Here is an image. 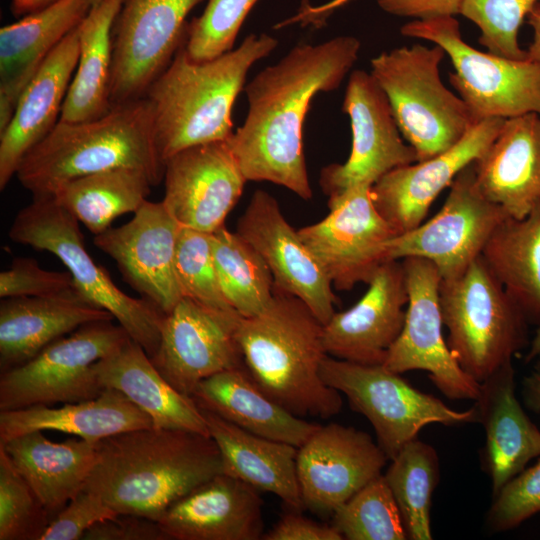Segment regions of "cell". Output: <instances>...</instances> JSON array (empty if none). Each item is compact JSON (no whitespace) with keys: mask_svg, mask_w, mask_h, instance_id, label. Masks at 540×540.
<instances>
[{"mask_svg":"<svg viewBox=\"0 0 540 540\" xmlns=\"http://www.w3.org/2000/svg\"><path fill=\"white\" fill-rule=\"evenodd\" d=\"M361 42L350 35L297 44L244 87L248 112L229 143L247 181L283 186L312 198L303 126L312 99L337 89L358 59Z\"/></svg>","mask_w":540,"mask_h":540,"instance_id":"cell-1","label":"cell"},{"mask_svg":"<svg viewBox=\"0 0 540 540\" xmlns=\"http://www.w3.org/2000/svg\"><path fill=\"white\" fill-rule=\"evenodd\" d=\"M220 473L222 456L210 435L153 426L98 441L83 489L118 514L158 522L171 504Z\"/></svg>","mask_w":540,"mask_h":540,"instance_id":"cell-2","label":"cell"},{"mask_svg":"<svg viewBox=\"0 0 540 540\" xmlns=\"http://www.w3.org/2000/svg\"><path fill=\"white\" fill-rule=\"evenodd\" d=\"M278 41L250 34L236 48L208 61L189 58L184 42L148 87L157 148L162 161L199 144L232 134V109L250 68L270 55Z\"/></svg>","mask_w":540,"mask_h":540,"instance_id":"cell-3","label":"cell"},{"mask_svg":"<svg viewBox=\"0 0 540 540\" xmlns=\"http://www.w3.org/2000/svg\"><path fill=\"white\" fill-rule=\"evenodd\" d=\"M236 339L250 376L285 409L322 419L340 412L341 393L321 376L323 324L302 300L275 287L263 311L241 317Z\"/></svg>","mask_w":540,"mask_h":540,"instance_id":"cell-4","label":"cell"},{"mask_svg":"<svg viewBox=\"0 0 540 540\" xmlns=\"http://www.w3.org/2000/svg\"><path fill=\"white\" fill-rule=\"evenodd\" d=\"M120 167L144 171L153 185L163 180L164 162L145 97L113 105L94 120L58 121L24 156L16 177L33 198H44L68 181Z\"/></svg>","mask_w":540,"mask_h":540,"instance_id":"cell-5","label":"cell"},{"mask_svg":"<svg viewBox=\"0 0 540 540\" xmlns=\"http://www.w3.org/2000/svg\"><path fill=\"white\" fill-rule=\"evenodd\" d=\"M447 345L460 367L483 382L527 344L528 319L481 255L462 274L440 281Z\"/></svg>","mask_w":540,"mask_h":540,"instance_id":"cell-6","label":"cell"},{"mask_svg":"<svg viewBox=\"0 0 540 540\" xmlns=\"http://www.w3.org/2000/svg\"><path fill=\"white\" fill-rule=\"evenodd\" d=\"M438 45L403 46L372 58L370 73L384 91L417 162L454 146L476 124L465 102L443 83Z\"/></svg>","mask_w":540,"mask_h":540,"instance_id":"cell-7","label":"cell"},{"mask_svg":"<svg viewBox=\"0 0 540 540\" xmlns=\"http://www.w3.org/2000/svg\"><path fill=\"white\" fill-rule=\"evenodd\" d=\"M79 221L54 198H33L14 218L12 241L55 255L67 268L79 292L112 314L149 355L156 352L165 314L143 298H134L112 281L88 253Z\"/></svg>","mask_w":540,"mask_h":540,"instance_id":"cell-8","label":"cell"},{"mask_svg":"<svg viewBox=\"0 0 540 540\" xmlns=\"http://www.w3.org/2000/svg\"><path fill=\"white\" fill-rule=\"evenodd\" d=\"M400 32L443 48L454 67L449 81L475 123L528 113L540 115V63L475 49L462 39L455 16L415 19Z\"/></svg>","mask_w":540,"mask_h":540,"instance_id":"cell-9","label":"cell"},{"mask_svg":"<svg viewBox=\"0 0 540 540\" xmlns=\"http://www.w3.org/2000/svg\"><path fill=\"white\" fill-rule=\"evenodd\" d=\"M321 376L328 386L345 395L353 410L368 419L389 460L427 425L477 422L475 405L454 410L383 364H361L327 355L321 364Z\"/></svg>","mask_w":540,"mask_h":540,"instance_id":"cell-10","label":"cell"},{"mask_svg":"<svg viewBox=\"0 0 540 540\" xmlns=\"http://www.w3.org/2000/svg\"><path fill=\"white\" fill-rule=\"evenodd\" d=\"M130 339L112 320L84 324L56 339L31 360L1 373L0 411L96 398L105 389L93 365Z\"/></svg>","mask_w":540,"mask_h":540,"instance_id":"cell-11","label":"cell"},{"mask_svg":"<svg viewBox=\"0 0 540 540\" xmlns=\"http://www.w3.org/2000/svg\"><path fill=\"white\" fill-rule=\"evenodd\" d=\"M449 188L433 218L387 242V260L426 259L446 280L462 274L480 257L491 234L508 215L479 191L473 163L458 173Z\"/></svg>","mask_w":540,"mask_h":540,"instance_id":"cell-12","label":"cell"},{"mask_svg":"<svg viewBox=\"0 0 540 540\" xmlns=\"http://www.w3.org/2000/svg\"><path fill=\"white\" fill-rule=\"evenodd\" d=\"M201 0H123L112 29V105L144 97L186 38Z\"/></svg>","mask_w":540,"mask_h":540,"instance_id":"cell-13","label":"cell"},{"mask_svg":"<svg viewBox=\"0 0 540 540\" xmlns=\"http://www.w3.org/2000/svg\"><path fill=\"white\" fill-rule=\"evenodd\" d=\"M342 111L350 119L352 147L346 162L321 170L320 186L328 200L359 186H372L390 170L417 162L415 150L403 140L387 96L370 72L350 73Z\"/></svg>","mask_w":540,"mask_h":540,"instance_id":"cell-14","label":"cell"},{"mask_svg":"<svg viewBox=\"0 0 540 540\" xmlns=\"http://www.w3.org/2000/svg\"><path fill=\"white\" fill-rule=\"evenodd\" d=\"M401 261L408 292L405 322L383 365L399 374L427 371L445 397L475 401L480 383L460 367L443 337L439 303L441 277L436 266L418 257Z\"/></svg>","mask_w":540,"mask_h":540,"instance_id":"cell-15","label":"cell"},{"mask_svg":"<svg viewBox=\"0 0 540 540\" xmlns=\"http://www.w3.org/2000/svg\"><path fill=\"white\" fill-rule=\"evenodd\" d=\"M328 207V215L298 229L299 236L335 289L368 283L387 261L386 244L396 232L375 207L371 186H359L328 200Z\"/></svg>","mask_w":540,"mask_h":540,"instance_id":"cell-16","label":"cell"},{"mask_svg":"<svg viewBox=\"0 0 540 540\" xmlns=\"http://www.w3.org/2000/svg\"><path fill=\"white\" fill-rule=\"evenodd\" d=\"M241 317L182 298L165 315L153 365L177 391L191 396L204 379L244 365L236 339Z\"/></svg>","mask_w":540,"mask_h":540,"instance_id":"cell-17","label":"cell"},{"mask_svg":"<svg viewBox=\"0 0 540 540\" xmlns=\"http://www.w3.org/2000/svg\"><path fill=\"white\" fill-rule=\"evenodd\" d=\"M388 460L368 433L339 423L319 425L298 447L296 456L304 508L333 514L381 475Z\"/></svg>","mask_w":540,"mask_h":540,"instance_id":"cell-18","label":"cell"},{"mask_svg":"<svg viewBox=\"0 0 540 540\" xmlns=\"http://www.w3.org/2000/svg\"><path fill=\"white\" fill-rule=\"evenodd\" d=\"M162 202L184 227L213 233L239 201L247 182L229 138L185 148L164 163Z\"/></svg>","mask_w":540,"mask_h":540,"instance_id":"cell-19","label":"cell"},{"mask_svg":"<svg viewBox=\"0 0 540 540\" xmlns=\"http://www.w3.org/2000/svg\"><path fill=\"white\" fill-rule=\"evenodd\" d=\"M180 229L162 201L146 200L129 222L95 235L94 244L141 298L166 315L182 299L175 274Z\"/></svg>","mask_w":540,"mask_h":540,"instance_id":"cell-20","label":"cell"},{"mask_svg":"<svg viewBox=\"0 0 540 540\" xmlns=\"http://www.w3.org/2000/svg\"><path fill=\"white\" fill-rule=\"evenodd\" d=\"M236 232L261 255L275 287L302 300L323 325L332 317V283L271 194L253 193Z\"/></svg>","mask_w":540,"mask_h":540,"instance_id":"cell-21","label":"cell"},{"mask_svg":"<svg viewBox=\"0 0 540 540\" xmlns=\"http://www.w3.org/2000/svg\"><path fill=\"white\" fill-rule=\"evenodd\" d=\"M504 121L503 118L479 121L450 149L430 159L392 169L371 186L375 207L397 235L422 223L437 196L450 187L459 172L482 156Z\"/></svg>","mask_w":540,"mask_h":540,"instance_id":"cell-22","label":"cell"},{"mask_svg":"<svg viewBox=\"0 0 540 540\" xmlns=\"http://www.w3.org/2000/svg\"><path fill=\"white\" fill-rule=\"evenodd\" d=\"M368 289L351 308L335 312L323 325L329 356L361 364H383L400 335L408 292L401 260H387L373 273Z\"/></svg>","mask_w":540,"mask_h":540,"instance_id":"cell-23","label":"cell"},{"mask_svg":"<svg viewBox=\"0 0 540 540\" xmlns=\"http://www.w3.org/2000/svg\"><path fill=\"white\" fill-rule=\"evenodd\" d=\"M262 508L257 489L220 473L171 504L158 523L170 540H258Z\"/></svg>","mask_w":540,"mask_h":540,"instance_id":"cell-24","label":"cell"},{"mask_svg":"<svg viewBox=\"0 0 540 540\" xmlns=\"http://www.w3.org/2000/svg\"><path fill=\"white\" fill-rule=\"evenodd\" d=\"M80 54L79 26L52 50L19 98L0 132V189L16 175L24 156L58 123Z\"/></svg>","mask_w":540,"mask_h":540,"instance_id":"cell-25","label":"cell"},{"mask_svg":"<svg viewBox=\"0 0 540 540\" xmlns=\"http://www.w3.org/2000/svg\"><path fill=\"white\" fill-rule=\"evenodd\" d=\"M473 166L476 185L485 198L510 217H526L540 202V115L505 119Z\"/></svg>","mask_w":540,"mask_h":540,"instance_id":"cell-26","label":"cell"},{"mask_svg":"<svg viewBox=\"0 0 540 540\" xmlns=\"http://www.w3.org/2000/svg\"><path fill=\"white\" fill-rule=\"evenodd\" d=\"M90 9L87 0H56L0 29V132L46 58Z\"/></svg>","mask_w":540,"mask_h":540,"instance_id":"cell-27","label":"cell"},{"mask_svg":"<svg viewBox=\"0 0 540 540\" xmlns=\"http://www.w3.org/2000/svg\"><path fill=\"white\" fill-rule=\"evenodd\" d=\"M475 402L477 422L485 431L483 461L494 496L540 457V430L516 397L512 362L480 383Z\"/></svg>","mask_w":540,"mask_h":540,"instance_id":"cell-28","label":"cell"},{"mask_svg":"<svg viewBox=\"0 0 540 540\" xmlns=\"http://www.w3.org/2000/svg\"><path fill=\"white\" fill-rule=\"evenodd\" d=\"M113 319L78 290L48 297L4 298L0 303V372L26 363L84 324Z\"/></svg>","mask_w":540,"mask_h":540,"instance_id":"cell-29","label":"cell"},{"mask_svg":"<svg viewBox=\"0 0 540 540\" xmlns=\"http://www.w3.org/2000/svg\"><path fill=\"white\" fill-rule=\"evenodd\" d=\"M102 388L123 393L148 414L153 426L210 435L205 417L193 398L171 386L146 351L132 339L93 365Z\"/></svg>","mask_w":540,"mask_h":540,"instance_id":"cell-30","label":"cell"},{"mask_svg":"<svg viewBox=\"0 0 540 540\" xmlns=\"http://www.w3.org/2000/svg\"><path fill=\"white\" fill-rule=\"evenodd\" d=\"M191 397L199 408L259 436L300 447L319 427L293 414L265 394L245 366L201 381Z\"/></svg>","mask_w":540,"mask_h":540,"instance_id":"cell-31","label":"cell"},{"mask_svg":"<svg viewBox=\"0 0 540 540\" xmlns=\"http://www.w3.org/2000/svg\"><path fill=\"white\" fill-rule=\"evenodd\" d=\"M44 431L16 436L0 446L31 486L51 520L83 489L97 460V443L49 440Z\"/></svg>","mask_w":540,"mask_h":540,"instance_id":"cell-32","label":"cell"},{"mask_svg":"<svg viewBox=\"0 0 540 540\" xmlns=\"http://www.w3.org/2000/svg\"><path fill=\"white\" fill-rule=\"evenodd\" d=\"M153 427L151 417L118 390L107 388L90 400L53 408L37 405L0 411V443L32 431H58L91 442Z\"/></svg>","mask_w":540,"mask_h":540,"instance_id":"cell-33","label":"cell"},{"mask_svg":"<svg viewBox=\"0 0 540 540\" xmlns=\"http://www.w3.org/2000/svg\"><path fill=\"white\" fill-rule=\"evenodd\" d=\"M201 411L220 450L224 473L258 491L276 495L295 511L304 508L296 470L297 447L250 433L210 411Z\"/></svg>","mask_w":540,"mask_h":540,"instance_id":"cell-34","label":"cell"},{"mask_svg":"<svg viewBox=\"0 0 540 540\" xmlns=\"http://www.w3.org/2000/svg\"><path fill=\"white\" fill-rule=\"evenodd\" d=\"M122 3L103 0L79 25V59L59 121H90L111 110L112 29Z\"/></svg>","mask_w":540,"mask_h":540,"instance_id":"cell-35","label":"cell"},{"mask_svg":"<svg viewBox=\"0 0 540 540\" xmlns=\"http://www.w3.org/2000/svg\"><path fill=\"white\" fill-rule=\"evenodd\" d=\"M481 257L528 321L540 324V202L522 219L507 216Z\"/></svg>","mask_w":540,"mask_h":540,"instance_id":"cell-36","label":"cell"},{"mask_svg":"<svg viewBox=\"0 0 540 540\" xmlns=\"http://www.w3.org/2000/svg\"><path fill=\"white\" fill-rule=\"evenodd\" d=\"M154 186L142 170L110 169L68 181L51 196L94 235L126 213H135Z\"/></svg>","mask_w":540,"mask_h":540,"instance_id":"cell-37","label":"cell"},{"mask_svg":"<svg viewBox=\"0 0 540 540\" xmlns=\"http://www.w3.org/2000/svg\"><path fill=\"white\" fill-rule=\"evenodd\" d=\"M212 251L222 293L240 316L263 311L274 295L273 276L257 250L225 225L211 233Z\"/></svg>","mask_w":540,"mask_h":540,"instance_id":"cell-38","label":"cell"},{"mask_svg":"<svg viewBox=\"0 0 540 540\" xmlns=\"http://www.w3.org/2000/svg\"><path fill=\"white\" fill-rule=\"evenodd\" d=\"M384 475L398 506L407 539L431 540V506L439 482L436 450L418 438L392 458Z\"/></svg>","mask_w":540,"mask_h":540,"instance_id":"cell-39","label":"cell"},{"mask_svg":"<svg viewBox=\"0 0 540 540\" xmlns=\"http://www.w3.org/2000/svg\"><path fill=\"white\" fill-rule=\"evenodd\" d=\"M346 540H405L403 521L383 474L333 512V523Z\"/></svg>","mask_w":540,"mask_h":540,"instance_id":"cell-40","label":"cell"},{"mask_svg":"<svg viewBox=\"0 0 540 540\" xmlns=\"http://www.w3.org/2000/svg\"><path fill=\"white\" fill-rule=\"evenodd\" d=\"M175 274L182 298L213 310L235 311L226 301L219 284L211 233L181 226Z\"/></svg>","mask_w":540,"mask_h":540,"instance_id":"cell-41","label":"cell"},{"mask_svg":"<svg viewBox=\"0 0 540 540\" xmlns=\"http://www.w3.org/2000/svg\"><path fill=\"white\" fill-rule=\"evenodd\" d=\"M51 517L0 446V540H41Z\"/></svg>","mask_w":540,"mask_h":540,"instance_id":"cell-42","label":"cell"},{"mask_svg":"<svg viewBox=\"0 0 540 540\" xmlns=\"http://www.w3.org/2000/svg\"><path fill=\"white\" fill-rule=\"evenodd\" d=\"M540 0H463L460 12L480 30L479 43L488 52L512 59H527L520 47V27Z\"/></svg>","mask_w":540,"mask_h":540,"instance_id":"cell-43","label":"cell"},{"mask_svg":"<svg viewBox=\"0 0 540 540\" xmlns=\"http://www.w3.org/2000/svg\"><path fill=\"white\" fill-rule=\"evenodd\" d=\"M258 0H208L203 13L187 25L185 50L190 59L208 61L233 49L248 13Z\"/></svg>","mask_w":540,"mask_h":540,"instance_id":"cell-44","label":"cell"},{"mask_svg":"<svg viewBox=\"0 0 540 540\" xmlns=\"http://www.w3.org/2000/svg\"><path fill=\"white\" fill-rule=\"evenodd\" d=\"M487 512V526L492 532L512 530L540 513V457L531 467L508 481L495 494Z\"/></svg>","mask_w":540,"mask_h":540,"instance_id":"cell-45","label":"cell"},{"mask_svg":"<svg viewBox=\"0 0 540 540\" xmlns=\"http://www.w3.org/2000/svg\"><path fill=\"white\" fill-rule=\"evenodd\" d=\"M76 290L68 271L45 270L32 258H16L8 269L0 273L2 299L57 296Z\"/></svg>","mask_w":540,"mask_h":540,"instance_id":"cell-46","label":"cell"},{"mask_svg":"<svg viewBox=\"0 0 540 540\" xmlns=\"http://www.w3.org/2000/svg\"><path fill=\"white\" fill-rule=\"evenodd\" d=\"M117 515L97 494L82 489L50 521L41 540H82L93 525Z\"/></svg>","mask_w":540,"mask_h":540,"instance_id":"cell-47","label":"cell"},{"mask_svg":"<svg viewBox=\"0 0 540 540\" xmlns=\"http://www.w3.org/2000/svg\"><path fill=\"white\" fill-rule=\"evenodd\" d=\"M82 540H170V538L155 520L133 514H118L93 525Z\"/></svg>","mask_w":540,"mask_h":540,"instance_id":"cell-48","label":"cell"},{"mask_svg":"<svg viewBox=\"0 0 540 540\" xmlns=\"http://www.w3.org/2000/svg\"><path fill=\"white\" fill-rule=\"evenodd\" d=\"M264 540H344L334 525L313 521L299 511L285 514L264 533Z\"/></svg>","mask_w":540,"mask_h":540,"instance_id":"cell-49","label":"cell"},{"mask_svg":"<svg viewBox=\"0 0 540 540\" xmlns=\"http://www.w3.org/2000/svg\"><path fill=\"white\" fill-rule=\"evenodd\" d=\"M391 15L415 19L459 14L463 0H375Z\"/></svg>","mask_w":540,"mask_h":540,"instance_id":"cell-50","label":"cell"},{"mask_svg":"<svg viewBox=\"0 0 540 540\" xmlns=\"http://www.w3.org/2000/svg\"><path fill=\"white\" fill-rule=\"evenodd\" d=\"M350 1L352 0H331L319 6L304 5L298 12V17L305 24L317 23L319 18H324Z\"/></svg>","mask_w":540,"mask_h":540,"instance_id":"cell-51","label":"cell"},{"mask_svg":"<svg viewBox=\"0 0 540 540\" xmlns=\"http://www.w3.org/2000/svg\"><path fill=\"white\" fill-rule=\"evenodd\" d=\"M522 395L525 405L540 413V372L535 370L523 379Z\"/></svg>","mask_w":540,"mask_h":540,"instance_id":"cell-52","label":"cell"},{"mask_svg":"<svg viewBox=\"0 0 540 540\" xmlns=\"http://www.w3.org/2000/svg\"><path fill=\"white\" fill-rule=\"evenodd\" d=\"M56 0H11L10 10L15 17H23L38 11ZM91 8L99 5L103 0H87Z\"/></svg>","mask_w":540,"mask_h":540,"instance_id":"cell-53","label":"cell"},{"mask_svg":"<svg viewBox=\"0 0 540 540\" xmlns=\"http://www.w3.org/2000/svg\"><path fill=\"white\" fill-rule=\"evenodd\" d=\"M527 22L533 30V40L527 51V59L540 63V3L527 16Z\"/></svg>","mask_w":540,"mask_h":540,"instance_id":"cell-54","label":"cell"},{"mask_svg":"<svg viewBox=\"0 0 540 540\" xmlns=\"http://www.w3.org/2000/svg\"><path fill=\"white\" fill-rule=\"evenodd\" d=\"M535 370L540 372V360L536 361Z\"/></svg>","mask_w":540,"mask_h":540,"instance_id":"cell-55","label":"cell"}]
</instances>
